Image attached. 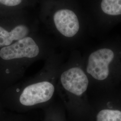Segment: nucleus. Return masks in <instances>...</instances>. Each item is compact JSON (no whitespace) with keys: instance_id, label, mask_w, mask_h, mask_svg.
<instances>
[{"instance_id":"obj_9","label":"nucleus","mask_w":121,"mask_h":121,"mask_svg":"<svg viewBox=\"0 0 121 121\" xmlns=\"http://www.w3.org/2000/svg\"><path fill=\"white\" fill-rule=\"evenodd\" d=\"M22 0H0V3L7 6H13L21 3Z\"/></svg>"},{"instance_id":"obj_2","label":"nucleus","mask_w":121,"mask_h":121,"mask_svg":"<svg viewBox=\"0 0 121 121\" xmlns=\"http://www.w3.org/2000/svg\"><path fill=\"white\" fill-rule=\"evenodd\" d=\"M114 53L108 48L92 52L89 56L86 71L95 79L103 80L108 77L109 64L114 58Z\"/></svg>"},{"instance_id":"obj_4","label":"nucleus","mask_w":121,"mask_h":121,"mask_svg":"<svg viewBox=\"0 0 121 121\" xmlns=\"http://www.w3.org/2000/svg\"><path fill=\"white\" fill-rule=\"evenodd\" d=\"M60 82L66 90L76 95L86 91L88 79L82 69L73 67L65 71L60 76Z\"/></svg>"},{"instance_id":"obj_6","label":"nucleus","mask_w":121,"mask_h":121,"mask_svg":"<svg viewBox=\"0 0 121 121\" xmlns=\"http://www.w3.org/2000/svg\"><path fill=\"white\" fill-rule=\"evenodd\" d=\"M28 33L27 28L23 25L16 26L10 32L0 26V47L9 46L13 41H17L26 37Z\"/></svg>"},{"instance_id":"obj_1","label":"nucleus","mask_w":121,"mask_h":121,"mask_svg":"<svg viewBox=\"0 0 121 121\" xmlns=\"http://www.w3.org/2000/svg\"><path fill=\"white\" fill-rule=\"evenodd\" d=\"M55 91L53 84L48 81H43L26 86L20 96L21 104L26 106L47 102L50 99Z\"/></svg>"},{"instance_id":"obj_8","label":"nucleus","mask_w":121,"mask_h":121,"mask_svg":"<svg viewBox=\"0 0 121 121\" xmlns=\"http://www.w3.org/2000/svg\"><path fill=\"white\" fill-rule=\"evenodd\" d=\"M96 121H121V111L111 109L102 110L97 115Z\"/></svg>"},{"instance_id":"obj_3","label":"nucleus","mask_w":121,"mask_h":121,"mask_svg":"<svg viewBox=\"0 0 121 121\" xmlns=\"http://www.w3.org/2000/svg\"><path fill=\"white\" fill-rule=\"evenodd\" d=\"M39 51V47L33 39L26 37L2 48L0 51V56L4 60L23 57L34 58L38 55Z\"/></svg>"},{"instance_id":"obj_5","label":"nucleus","mask_w":121,"mask_h":121,"mask_svg":"<svg viewBox=\"0 0 121 121\" xmlns=\"http://www.w3.org/2000/svg\"><path fill=\"white\" fill-rule=\"evenodd\" d=\"M54 22L57 29L66 37H73L77 34L79 29L76 15L69 9L57 11L54 15Z\"/></svg>"},{"instance_id":"obj_7","label":"nucleus","mask_w":121,"mask_h":121,"mask_svg":"<svg viewBox=\"0 0 121 121\" xmlns=\"http://www.w3.org/2000/svg\"><path fill=\"white\" fill-rule=\"evenodd\" d=\"M101 7L104 13L108 15H120L121 0H102Z\"/></svg>"}]
</instances>
